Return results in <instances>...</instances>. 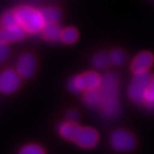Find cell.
Instances as JSON below:
<instances>
[{"mask_svg": "<svg viewBox=\"0 0 154 154\" xmlns=\"http://www.w3.org/2000/svg\"><path fill=\"white\" fill-rule=\"evenodd\" d=\"M94 91L97 96V106L100 107L106 116H114L119 109L117 77L114 74H107L101 79L100 85Z\"/></svg>", "mask_w": 154, "mask_h": 154, "instance_id": "1", "label": "cell"}, {"mask_svg": "<svg viewBox=\"0 0 154 154\" xmlns=\"http://www.w3.org/2000/svg\"><path fill=\"white\" fill-rule=\"evenodd\" d=\"M19 24L25 29L26 33L35 34L42 32L46 25V21L42 11L34 9L29 6H21L15 9Z\"/></svg>", "mask_w": 154, "mask_h": 154, "instance_id": "2", "label": "cell"}, {"mask_svg": "<svg viewBox=\"0 0 154 154\" xmlns=\"http://www.w3.org/2000/svg\"><path fill=\"white\" fill-rule=\"evenodd\" d=\"M151 76L152 75L148 74V72L134 74L132 82L128 88V96L129 99L135 103L143 104L144 97L151 81Z\"/></svg>", "mask_w": 154, "mask_h": 154, "instance_id": "3", "label": "cell"}, {"mask_svg": "<svg viewBox=\"0 0 154 154\" xmlns=\"http://www.w3.org/2000/svg\"><path fill=\"white\" fill-rule=\"evenodd\" d=\"M101 83V78L100 75L94 72L82 74L80 76L74 77L69 82V90L79 93L82 91H91L94 90L100 86Z\"/></svg>", "mask_w": 154, "mask_h": 154, "instance_id": "4", "label": "cell"}, {"mask_svg": "<svg viewBox=\"0 0 154 154\" xmlns=\"http://www.w3.org/2000/svg\"><path fill=\"white\" fill-rule=\"evenodd\" d=\"M21 86V77L16 71L5 70L0 74V91L4 94L15 93Z\"/></svg>", "mask_w": 154, "mask_h": 154, "instance_id": "5", "label": "cell"}, {"mask_svg": "<svg viewBox=\"0 0 154 154\" xmlns=\"http://www.w3.org/2000/svg\"><path fill=\"white\" fill-rule=\"evenodd\" d=\"M111 145L117 151H129L135 146V138L131 133L125 130H116L110 136Z\"/></svg>", "mask_w": 154, "mask_h": 154, "instance_id": "6", "label": "cell"}, {"mask_svg": "<svg viewBox=\"0 0 154 154\" xmlns=\"http://www.w3.org/2000/svg\"><path fill=\"white\" fill-rule=\"evenodd\" d=\"M36 68H37V62L36 58L32 54H23L18 59L16 72L19 76L23 79H30L34 76Z\"/></svg>", "mask_w": 154, "mask_h": 154, "instance_id": "7", "label": "cell"}, {"mask_svg": "<svg viewBox=\"0 0 154 154\" xmlns=\"http://www.w3.org/2000/svg\"><path fill=\"white\" fill-rule=\"evenodd\" d=\"M99 141V134L94 128L82 127L75 142L83 148H91Z\"/></svg>", "mask_w": 154, "mask_h": 154, "instance_id": "8", "label": "cell"}, {"mask_svg": "<svg viewBox=\"0 0 154 154\" xmlns=\"http://www.w3.org/2000/svg\"><path fill=\"white\" fill-rule=\"evenodd\" d=\"M25 35L26 31L21 25L7 28H0V41L7 44L23 40L25 38Z\"/></svg>", "mask_w": 154, "mask_h": 154, "instance_id": "9", "label": "cell"}, {"mask_svg": "<svg viewBox=\"0 0 154 154\" xmlns=\"http://www.w3.org/2000/svg\"><path fill=\"white\" fill-rule=\"evenodd\" d=\"M154 61V58L152 54L148 53V52H143L140 53L136 58L134 59L131 64V70L134 74L139 73H145L148 71V69L152 66Z\"/></svg>", "mask_w": 154, "mask_h": 154, "instance_id": "10", "label": "cell"}, {"mask_svg": "<svg viewBox=\"0 0 154 154\" xmlns=\"http://www.w3.org/2000/svg\"><path fill=\"white\" fill-rule=\"evenodd\" d=\"M81 129H82V127L79 125V124H77V122L68 121V122L61 124L60 127H59V133H60L61 136L64 137L65 139L75 141Z\"/></svg>", "mask_w": 154, "mask_h": 154, "instance_id": "11", "label": "cell"}, {"mask_svg": "<svg viewBox=\"0 0 154 154\" xmlns=\"http://www.w3.org/2000/svg\"><path fill=\"white\" fill-rule=\"evenodd\" d=\"M62 30L58 23H47L42 30L43 38L48 41H56L61 38Z\"/></svg>", "mask_w": 154, "mask_h": 154, "instance_id": "12", "label": "cell"}, {"mask_svg": "<svg viewBox=\"0 0 154 154\" xmlns=\"http://www.w3.org/2000/svg\"><path fill=\"white\" fill-rule=\"evenodd\" d=\"M20 25L18 21L17 14L15 10H9L5 12L4 14L0 18V27L1 28H7V27H13V26Z\"/></svg>", "mask_w": 154, "mask_h": 154, "instance_id": "13", "label": "cell"}, {"mask_svg": "<svg viewBox=\"0 0 154 154\" xmlns=\"http://www.w3.org/2000/svg\"><path fill=\"white\" fill-rule=\"evenodd\" d=\"M42 14L47 23H58L61 19V12L55 7H48L42 10Z\"/></svg>", "mask_w": 154, "mask_h": 154, "instance_id": "14", "label": "cell"}, {"mask_svg": "<svg viewBox=\"0 0 154 154\" xmlns=\"http://www.w3.org/2000/svg\"><path fill=\"white\" fill-rule=\"evenodd\" d=\"M78 39V31L73 27H68L62 30L60 40L65 44H73Z\"/></svg>", "mask_w": 154, "mask_h": 154, "instance_id": "15", "label": "cell"}, {"mask_svg": "<svg viewBox=\"0 0 154 154\" xmlns=\"http://www.w3.org/2000/svg\"><path fill=\"white\" fill-rule=\"evenodd\" d=\"M143 106L148 109H154V75L151 76V81H150L149 87L144 97Z\"/></svg>", "mask_w": 154, "mask_h": 154, "instance_id": "16", "label": "cell"}, {"mask_svg": "<svg viewBox=\"0 0 154 154\" xmlns=\"http://www.w3.org/2000/svg\"><path fill=\"white\" fill-rule=\"evenodd\" d=\"M109 63H110L109 55H107L106 53H100L94 58V67H97V69L106 68L109 66Z\"/></svg>", "mask_w": 154, "mask_h": 154, "instance_id": "17", "label": "cell"}, {"mask_svg": "<svg viewBox=\"0 0 154 154\" xmlns=\"http://www.w3.org/2000/svg\"><path fill=\"white\" fill-rule=\"evenodd\" d=\"M19 154H45V151L40 145L32 143L23 146L19 151Z\"/></svg>", "mask_w": 154, "mask_h": 154, "instance_id": "18", "label": "cell"}, {"mask_svg": "<svg viewBox=\"0 0 154 154\" xmlns=\"http://www.w3.org/2000/svg\"><path fill=\"white\" fill-rule=\"evenodd\" d=\"M109 58H110V63L116 65V66L122 65L124 62H125V59H126L125 54L120 50H113L109 54Z\"/></svg>", "mask_w": 154, "mask_h": 154, "instance_id": "19", "label": "cell"}, {"mask_svg": "<svg viewBox=\"0 0 154 154\" xmlns=\"http://www.w3.org/2000/svg\"><path fill=\"white\" fill-rule=\"evenodd\" d=\"M9 52H10V49H9L8 44L0 41V64L7 59Z\"/></svg>", "mask_w": 154, "mask_h": 154, "instance_id": "20", "label": "cell"}, {"mask_svg": "<svg viewBox=\"0 0 154 154\" xmlns=\"http://www.w3.org/2000/svg\"><path fill=\"white\" fill-rule=\"evenodd\" d=\"M69 121H73V122H76L79 119V113L76 110H70L67 114Z\"/></svg>", "mask_w": 154, "mask_h": 154, "instance_id": "21", "label": "cell"}]
</instances>
